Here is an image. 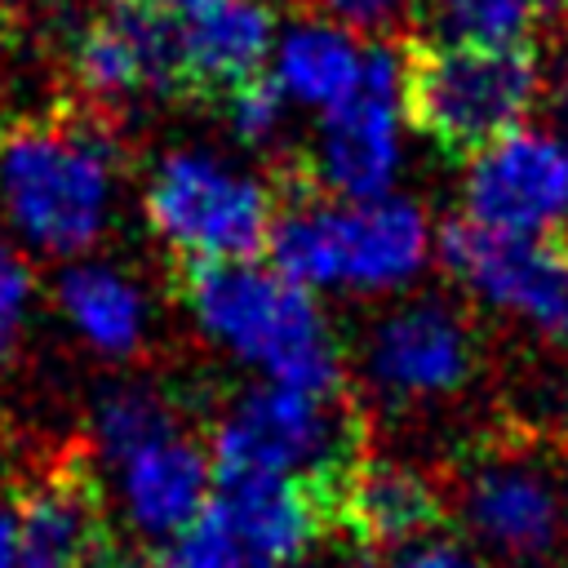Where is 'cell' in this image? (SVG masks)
<instances>
[{"label":"cell","instance_id":"d6986e66","mask_svg":"<svg viewBox=\"0 0 568 568\" xmlns=\"http://www.w3.org/2000/svg\"><path fill=\"white\" fill-rule=\"evenodd\" d=\"M422 40L444 49H519L541 27L537 0H422Z\"/></svg>","mask_w":568,"mask_h":568},{"label":"cell","instance_id":"277c9868","mask_svg":"<svg viewBox=\"0 0 568 568\" xmlns=\"http://www.w3.org/2000/svg\"><path fill=\"white\" fill-rule=\"evenodd\" d=\"M0 200L31 244L49 253L89 248L106 222L111 142L84 120H22L0 138Z\"/></svg>","mask_w":568,"mask_h":568},{"label":"cell","instance_id":"83f0119b","mask_svg":"<svg viewBox=\"0 0 568 568\" xmlns=\"http://www.w3.org/2000/svg\"><path fill=\"white\" fill-rule=\"evenodd\" d=\"M129 9H142V13H160V18H182L195 0H120Z\"/></svg>","mask_w":568,"mask_h":568},{"label":"cell","instance_id":"7402d4cb","mask_svg":"<svg viewBox=\"0 0 568 568\" xmlns=\"http://www.w3.org/2000/svg\"><path fill=\"white\" fill-rule=\"evenodd\" d=\"M222 106H226L231 133L240 142H248V146H271L280 138V129H284V89L275 80H266V75H257V80L240 84L235 93H226Z\"/></svg>","mask_w":568,"mask_h":568},{"label":"cell","instance_id":"603a6c76","mask_svg":"<svg viewBox=\"0 0 568 568\" xmlns=\"http://www.w3.org/2000/svg\"><path fill=\"white\" fill-rule=\"evenodd\" d=\"M27 297H31V271L13 253V244L0 235V364L13 351V337H18V324H22Z\"/></svg>","mask_w":568,"mask_h":568},{"label":"cell","instance_id":"9a60e30c","mask_svg":"<svg viewBox=\"0 0 568 568\" xmlns=\"http://www.w3.org/2000/svg\"><path fill=\"white\" fill-rule=\"evenodd\" d=\"M275 22L262 0H195L178 18V93L222 102L262 75Z\"/></svg>","mask_w":568,"mask_h":568},{"label":"cell","instance_id":"8992f818","mask_svg":"<svg viewBox=\"0 0 568 568\" xmlns=\"http://www.w3.org/2000/svg\"><path fill=\"white\" fill-rule=\"evenodd\" d=\"M541 93V62L519 49H444L413 40L404 49V115L444 151L475 155L519 129Z\"/></svg>","mask_w":568,"mask_h":568},{"label":"cell","instance_id":"ac0fdd59","mask_svg":"<svg viewBox=\"0 0 568 568\" xmlns=\"http://www.w3.org/2000/svg\"><path fill=\"white\" fill-rule=\"evenodd\" d=\"M58 302L71 324L106 355H129L142 337V302L129 280L106 266H71L58 284Z\"/></svg>","mask_w":568,"mask_h":568},{"label":"cell","instance_id":"44dd1931","mask_svg":"<svg viewBox=\"0 0 568 568\" xmlns=\"http://www.w3.org/2000/svg\"><path fill=\"white\" fill-rule=\"evenodd\" d=\"M169 564L173 568H284L257 541H248L213 501L200 510V519L182 537H173Z\"/></svg>","mask_w":568,"mask_h":568},{"label":"cell","instance_id":"f1b7e54d","mask_svg":"<svg viewBox=\"0 0 568 568\" xmlns=\"http://www.w3.org/2000/svg\"><path fill=\"white\" fill-rule=\"evenodd\" d=\"M342 568H382V564H377V559H373L368 550H359V555H355V559H346Z\"/></svg>","mask_w":568,"mask_h":568},{"label":"cell","instance_id":"4316f807","mask_svg":"<svg viewBox=\"0 0 568 568\" xmlns=\"http://www.w3.org/2000/svg\"><path fill=\"white\" fill-rule=\"evenodd\" d=\"M18 564V515L0 506V568Z\"/></svg>","mask_w":568,"mask_h":568},{"label":"cell","instance_id":"6da1fadb","mask_svg":"<svg viewBox=\"0 0 568 568\" xmlns=\"http://www.w3.org/2000/svg\"><path fill=\"white\" fill-rule=\"evenodd\" d=\"M178 288L200 328L271 382L320 395L342 390V351L320 302L275 266L182 262Z\"/></svg>","mask_w":568,"mask_h":568},{"label":"cell","instance_id":"4dcf8cb0","mask_svg":"<svg viewBox=\"0 0 568 568\" xmlns=\"http://www.w3.org/2000/svg\"><path fill=\"white\" fill-rule=\"evenodd\" d=\"M13 568H40V564H22V559H18V564H13Z\"/></svg>","mask_w":568,"mask_h":568},{"label":"cell","instance_id":"cb8c5ba5","mask_svg":"<svg viewBox=\"0 0 568 568\" xmlns=\"http://www.w3.org/2000/svg\"><path fill=\"white\" fill-rule=\"evenodd\" d=\"M328 18L346 22V27H359V31H382L404 0H315Z\"/></svg>","mask_w":568,"mask_h":568},{"label":"cell","instance_id":"7c38bea8","mask_svg":"<svg viewBox=\"0 0 568 568\" xmlns=\"http://www.w3.org/2000/svg\"><path fill=\"white\" fill-rule=\"evenodd\" d=\"M18 559L40 568H102L111 564V532L102 515V488L84 448H67L44 462L40 475L18 484Z\"/></svg>","mask_w":568,"mask_h":568},{"label":"cell","instance_id":"4fadbf2b","mask_svg":"<svg viewBox=\"0 0 568 568\" xmlns=\"http://www.w3.org/2000/svg\"><path fill=\"white\" fill-rule=\"evenodd\" d=\"M444 519H448V488L408 462L359 457L337 484L333 532H342L359 550L426 541Z\"/></svg>","mask_w":568,"mask_h":568},{"label":"cell","instance_id":"8fae6325","mask_svg":"<svg viewBox=\"0 0 568 568\" xmlns=\"http://www.w3.org/2000/svg\"><path fill=\"white\" fill-rule=\"evenodd\" d=\"M479 373L475 328L448 302H408L390 311L368 342V377L395 404L448 399Z\"/></svg>","mask_w":568,"mask_h":568},{"label":"cell","instance_id":"5bb4252c","mask_svg":"<svg viewBox=\"0 0 568 568\" xmlns=\"http://www.w3.org/2000/svg\"><path fill=\"white\" fill-rule=\"evenodd\" d=\"M75 80L102 102L178 93V18L142 13L115 0L75 36Z\"/></svg>","mask_w":568,"mask_h":568},{"label":"cell","instance_id":"2e32d148","mask_svg":"<svg viewBox=\"0 0 568 568\" xmlns=\"http://www.w3.org/2000/svg\"><path fill=\"white\" fill-rule=\"evenodd\" d=\"M120 470L129 519L146 537H182L213 497V457L182 430L124 457Z\"/></svg>","mask_w":568,"mask_h":568},{"label":"cell","instance_id":"5b68a950","mask_svg":"<svg viewBox=\"0 0 568 568\" xmlns=\"http://www.w3.org/2000/svg\"><path fill=\"white\" fill-rule=\"evenodd\" d=\"M448 515L497 559L555 564L568 555V462L541 439H479L448 488Z\"/></svg>","mask_w":568,"mask_h":568},{"label":"cell","instance_id":"f546056e","mask_svg":"<svg viewBox=\"0 0 568 568\" xmlns=\"http://www.w3.org/2000/svg\"><path fill=\"white\" fill-rule=\"evenodd\" d=\"M102 568H173V564H102Z\"/></svg>","mask_w":568,"mask_h":568},{"label":"cell","instance_id":"52a82bcc","mask_svg":"<svg viewBox=\"0 0 568 568\" xmlns=\"http://www.w3.org/2000/svg\"><path fill=\"white\" fill-rule=\"evenodd\" d=\"M146 217L182 262H253L271 244L275 191L204 151H173L146 182Z\"/></svg>","mask_w":568,"mask_h":568},{"label":"cell","instance_id":"484cf974","mask_svg":"<svg viewBox=\"0 0 568 568\" xmlns=\"http://www.w3.org/2000/svg\"><path fill=\"white\" fill-rule=\"evenodd\" d=\"M546 106H550V120L568 133V49H564V58L555 62V75L546 80Z\"/></svg>","mask_w":568,"mask_h":568},{"label":"cell","instance_id":"9c48e42d","mask_svg":"<svg viewBox=\"0 0 568 568\" xmlns=\"http://www.w3.org/2000/svg\"><path fill=\"white\" fill-rule=\"evenodd\" d=\"M448 275L484 306L537 324L555 346H568V235L488 231L453 217L439 231Z\"/></svg>","mask_w":568,"mask_h":568},{"label":"cell","instance_id":"e0dca14e","mask_svg":"<svg viewBox=\"0 0 568 568\" xmlns=\"http://www.w3.org/2000/svg\"><path fill=\"white\" fill-rule=\"evenodd\" d=\"M364 53L337 22H297L275 40V84L306 106H337L364 80Z\"/></svg>","mask_w":568,"mask_h":568},{"label":"cell","instance_id":"3957f363","mask_svg":"<svg viewBox=\"0 0 568 568\" xmlns=\"http://www.w3.org/2000/svg\"><path fill=\"white\" fill-rule=\"evenodd\" d=\"M368 426L359 408L333 390H297L266 382L244 390L213 435V479L226 475H275L306 479L337 493L342 475L368 457ZM337 506V501H333Z\"/></svg>","mask_w":568,"mask_h":568},{"label":"cell","instance_id":"ffe728a7","mask_svg":"<svg viewBox=\"0 0 568 568\" xmlns=\"http://www.w3.org/2000/svg\"><path fill=\"white\" fill-rule=\"evenodd\" d=\"M93 422H98V444L115 462H124V457L178 435L173 408L151 386H115V390H106L98 413H93Z\"/></svg>","mask_w":568,"mask_h":568},{"label":"cell","instance_id":"ba28073f","mask_svg":"<svg viewBox=\"0 0 568 568\" xmlns=\"http://www.w3.org/2000/svg\"><path fill=\"white\" fill-rule=\"evenodd\" d=\"M399 111H404V49L373 44L364 53L359 89L346 102L328 106V115L315 129V146L297 155L315 191L333 200L386 195L404 160Z\"/></svg>","mask_w":568,"mask_h":568},{"label":"cell","instance_id":"7a4b0ae2","mask_svg":"<svg viewBox=\"0 0 568 568\" xmlns=\"http://www.w3.org/2000/svg\"><path fill=\"white\" fill-rule=\"evenodd\" d=\"M271 266L302 288L386 293L426 266L430 226L408 200H324L288 195L275 204Z\"/></svg>","mask_w":568,"mask_h":568},{"label":"cell","instance_id":"d4e9b609","mask_svg":"<svg viewBox=\"0 0 568 568\" xmlns=\"http://www.w3.org/2000/svg\"><path fill=\"white\" fill-rule=\"evenodd\" d=\"M395 568H484V564H475V559H470V555H462L457 546L422 541V546H413L404 559H395Z\"/></svg>","mask_w":568,"mask_h":568},{"label":"cell","instance_id":"30bf717a","mask_svg":"<svg viewBox=\"0 0 568 568\" xmlns=\"http://www.w3.org/2000/svg\"><path fill=\"white\" fill-rule=\"evenodd\" d=\"M462 204L475 226L541 235L568 213V151L555 133L510 129L470 155Z\"/></svg>","mask_w":568,"mask_h":568}]
</instances>
